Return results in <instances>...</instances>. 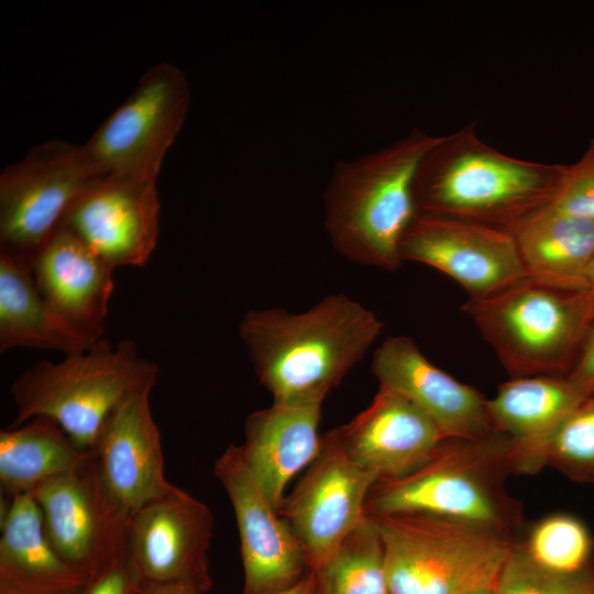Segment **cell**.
<instances>
[{
    "mask_svg": "<svg viewBox=\"0 0 594 594\" xmlns=\"http://www.w3.org/2000/svg\"><path fill=\"white\" fill-rule=\"evenodd\" d=\"M383 322L344 294L304 312L251 309L239 334L260 383L274 402L322 404L380 336Z\"/></svg>",
    "mask_w": 594,
    "mask_h": 594,
    "instance_id": "cell-1",
    "label": "cell"
},
{
    "mask_svg": "<svg viewBox=\"0 0 594 594\" xmlns=\"http://www.w3.org/2000/svg\"><path fill=\"white\" fill-rule=\"evenodd\" d=\"M565 168L506 155L469 124L442 135L421 160L414 180L416 210L512 233L550 206Z\"/></svg>",
    "mask_w": 594,
    "mask_h": 594,
    "instance_id": "cell-2",
    "label": "cell"
},
{
    "mask_svg": "<svg viewBox=\"0 0 594 594\" xmlns=\"http://www.w3.org/2000/svg\"><path fill=\"white\" fill-rule=\"evenodd\" d=\"M441 138L416 128L378 151L336 165L323 195L324 229L340 254L388 271L400 267L402 240L417 213L415 176Z\"/></svg>",
    "mask_w": 594,
    "mask_h": 594,
    "instance_id": "cell-3",
    "label": "cell"
},
{
    "mask_svg": "<svg viewBox=\"0 0 594 594\" xmlns=\"http://www.w3.org/2000/svg\"><path fill=\"white\" fill-rule=\"evenodd\" d=\"M510 474H515L512 440L506 435L446 438L411 473L377 481L369 492L365 514H430L509 537L522 517L519 502L505 486Z\"/></svg>",
    "mask_w": 594,
    "mask_h": 594,
    "instance_id": "cell-4",
    "label": "cell"
},
{
    "mask_svg": "<svg viewBox=\"0 0 594 594\" xmlns=\"http://www.w3.org/2000/svg\"><path fill=\"white\" fill-rule=\"evenodd\" d=\"M156 363L143 358L136 343L100 339L59 362L40 360L11 384L16 417L11 427L33 418L57 422L82 450L92 451L113 408L128 395L155 386Z\"/></svg>",
    "mask_w": 594,
    "mask_h": 594,
    "instance_id": "cell-5",
    "label": "cell"
},
{
    "mask_svg": "<svg viewBox=\"0 0 594 594\" xmlns=\"http://www.w3.org/2000/svg\"><path fill=\"white\" fill-rule=\"evenodd\" d=\"M366 516L383 543L388 594H471L495 588L514 546L508 536L436 515Z\"/></svg>",
    "mask_w": 594,
    "mask_h": 594,
    "instance_id": "cell-6",
    "label": "cell"
},
{
    "mask_svg": "<svg viewBox=\"0 0 594 594\" xmlns=\"http://www.w3.org/2000/svg\"><path fill=\"white\" fill-rule=\"evenodd\" d=\"M462 309L512 377L569 373L594 323V300L586 292L559 290L530 278L469 298Z\"/></svg>",
    "mask_w": 594,
    "mask_h": 594,
    "instance_id": "cell-7",
    "label": "cell"
},
{
    "mask_svg": "<svg viewBox=\"0 0 594 594\" xmlns=\"http://www.w3.org/2000/svg\"><path fill=\"white\" fill-rule=\"evenodd\" d=\"M189 105L190 87L180 68L165 62L150 67L81 144L94 173L156 179Z\"/></svg>",
    "mask_w": 594,
    "mask_h": 594,
    "instance_id": "cell-8",
    "label": "cell"
},
{
    "mask_svg": "<svg viewBox=\"0 0 594 594\" xmlns=\"http://www.w3.org/2000/svg\"><path fill=\"white\" fill-rule=\"evenodd\" d=\"M97 177L82 146L63 140L36 145L8 165L0 175V248L32 262Z\"/></svg>",
    "mask_w": 594,
    "mask_h": 594,
    "instance_id": "cell-9",
    "label": "cell"
},
{
    "mask_svg": "<svg viewBox=\"0 0 594 594\" xmlns=\"http://www.w3.org/2000/svg\"><path fill=\"white\" fill-rule=\"evenodd\" d=\"M30 495L41 510L50 544L88 580L127 549L130 521L108 497L92 452L78 468L43 483Z\"/></svg>",
    "mask_w": 594,
    "mask_h": 594,
    "instance_id": "cell-10",
    "label": "cell"
},
{
    "mask_svg": "<svg viewBox=\"0 0 594 594\" xmlns=\"http://www.w3.org/2000/svg\"><path fill=\"white\" fill-rule=\"evenodd\" d=\"M377 477L352 461L330 430L305 475L278 510L299 541L309 570L323 562L366 518Z\"/></svg>",
    "mask_w": 594,
    "mask_h": 594,
    "instance_id": "cell-11",
    "label": "cell"
},
{
    "mask_svg": "<svg viewBox=\"0 0 594 594\" xmlns=\"http://www.w3.org/2000/svg\"><path fill=\"white\" fill-rule=\"evenodd\" d=\"M212 528L208 506L175 486L132 517L127 550L143 583L202 594L211 585Z\"/></svg>",
    "mask_w": 594,
    "mask_h": 594,
    "instance_id": "cell-12",
    "label": "cell"
},
{
    "mask_svg": "<svg viewBox=\"0 0 594 594\" xmlns=\"http://www.w3.org/2000/svg\"><path fill=\"white\" fill-rule=\"evenodd\" d=\"M400 257L444 273L472 299L528 278L513 233L440 216L416 213L402 240Z\"/></svg>",
    "mask_w": 594,
    "mask_h": 594,
    "instance_id": "cell-13",
    "label": "cell"
},
{
    "mask_svg": "<svg viewBox=\"0 0 594 594\" xmlns=\"http://www.w3.org/2000/svg\"><path fill=\"white\" fill-rule=\"evenodd\" d=\"M215 474L232 505L244 570V594H273L298 583L310 570L305 552L252 475L241 446L216 460Z\"/></svg>",
    "mask_w": 594,
    "mask_h": 594,
    "instance_id": "cell-14",
    "label": "cell"
},
{
    "mask_svg": "<svg viewBox=\"0 0 594 594\" xmlns=\"http://www.w3.org/2000/svg\"><path fill=\"white\" fill-rule=\"evenodd\" d=\"M156 179L103 175L75 201L62 226L114 270L143 267L160 234Z\"/></svg>",
    "mask_w": 594,
    "mask_h": 594,
    "instance_id": "cell-15",
    "label": "cell"
},
{
    "mask_svg": "<svg viewBox=\"0 0 594 594\" xmlns=\"http://www.w3.org/2000/svg\"><path fill=\"white\" fill-rule=\"evenodd\" d=\"M151 391L133 392L113 408L91 451L108 497L129 521L175 487L165 477L161 433L150 407Z\"/></svg>",
    "mask_w": 594,
    "mask_h": 594,
    "instance_id": "cell-16",
    "label": "cell"
},
{
    "mask_svg": "<svg viewBox=\"0 0 594 594\" xmlns=\"http://www.w3.org/2000/svg\"><path fill=\"white\" fill-rule=\"evenodd\" d=\"M380 387L420 409L444 438L475 439L492 432L487 398L432 364L413 339L387 338L371 364Z\"/></svg>",
    "mask_w": 594,
    "mask_h": 594,
    "instance_id": "cell-17",
    "label": "cell"
},
{
    "mask_svg": "<svg viewBox=\"0 0 594 594\" xmlns=\"http://www.w3.org/2000/svg\"><path fill=\"white\" fill-rule=\"evenodd\" d=\"M331 431L348 457L378 481L411 473L446 439L414 404L381 387L363 411Z\"/></svg>",
    "mask_w": 594,
    "mask_h": 594,
    "instance_id": "cell-18",
    "label": "cell"
},
{
    "mask_svg": "<svg viewBox=\"0 0 594 594\" xmlns=\"http://www.w3.org/2000/svg\"><path fill=\"white\" fill-rule=\"evenodd\" d=\"M35 285L52 310L75 332L96 343L114 289V268L61 226L31 262Z\"/></svg>",
    "mask_w": 594,
    "mask_h": 594,
    "instance_id": "cell-19",
    "label": "cell"
},
{
    "mask_svg": "<svg viewBox=\"0 0 594 594\" xmlns=\"http://www.w3.org/2000/svg\"><path fill=\"white\" fill-rule=\"evenodd\" d=\"M322 404L273 402L244 422L245 462L271 505L278 512L289 481L321 450L318 426Z\"/></svg>",
    "mask_w": 594,
    "mask_h": 594,
    "instance_id": "cell-20",
    "label": "cell"
},
{
    "mask_svg": "<svg viewBox=\"0 0 594 594\" xmlns=\"http://www.w3.org/2000/svg\"><path fill=\"white\" fill-rule=\"evenodd\" d=\"M585 397L566 376L512 377L487 399L493 431L512 440L515 474H536L540 447Z\"/></svg>",
    "mask_w": 594,
    "mask_h": 594,
    "instance_id": "cell-21",
    "label": "cell"
},
{
    "mask_svg": "<svg viewBox=\"0 0 594 594\" xmlns=\"http://www.w3.org/2000/svg\"><path fill=\"white\" fill-rule=\"evenodd\" d=\"M89 581L50 544L32 495L11 497L1 514L0 594H78Z\"/></svg>",
    "mask_w": 594,
    "mask_h": 594,
    "instance_id": "cell-22",
    "label": "cell"
},
{
    "mask_svg": "<svg viewBox=\"0 0 594 594\" xmlns=\"http://www.w3.org/2000/svg\"><path fill=\"white\" fill-rule=\"evenodd\" d=\"M512 233L528 278L559 290H586L594 221L546 208Z\"/></svg>",
    "mask_w": 594,
    "mask_h": 594,
    "instance_id": "cell-23",
    "label": "cell"
},
{
    "mask_svg": "<svg viewBox=\"0 0 594 594\" xmlns=\"http://www.w3.org/2000/svg\"><path fill=\"white\" fill-rule=\"evenodd\" d=\"M94 344L47 305L35 285L31 261L0 248V352L29 348L68 355Z\"/></svg>",
    "mask_w": 594,
    "mask_h": 594,
    "instance_id": "cell-24",
    "label": "cell"
},
{
    "mask_svg": "<svg viewBox=\"0 0 594 594\" xmlns=\"http://www.w3.org/2000/svg\"><path fill=\"white\" fill-rule=\"evenodd\" d=\"M91 451L79 448L46 417L0 431V484L13 497L31 494L43 483L82 464Z\"/></svg>",
    "mask_w": 594,
    "mask_h": 594,
    "instance_id": "cell-25",
    "label": "cell"
},
{
    "mask_svg": "<svg viewBox=\"0 0 594 594\" xmlns=\"http://www.w3.org/2000/svg\"><path fill=\"white\" fill-rule=\"evenodd\" d=\"M310 572L312 594H388L383 543L367 516Z\"/></svg>",
    "mask_w": 594,
    "mask_h": 594,
    "instance_id": "cell-26",
    "label": "cell"
},
{
    "mask_svg": "<svg viewBox=\"0 0 594 594\" xmlns=\"http://www.w3.org/2000/svg\"><path fill=\"white\" fill-rule=\"evenodd\" d=\"M546 466L575 482L594 485V395L585 398L540 447L536 473Z\"/></svg>",
    "mask_w": 594,
    "mask_h": 594,
    "instance_id": "cell-27",
    "label": "cell"
},
{
    "mask_svg": "<svg viewBox=\"0 0 594 594\" xmlns=\"http://www.w3.org/2000/svg\"><path fill=\"white\" fill-rule=\"evenodd\" d=\"M521 546L534 561L562 573L590 568L594 548L586 526L579 518L562 513L537 521Z\"/></svg>",
    "mask_w": 594,
    "mask_h": 594,
    "instance_id": "cell-28",
    "label": "cell"
},
{
    "mask_svg": "<svg viewBox=\"0 0 594 594\" xmlns=\"http://www.w3.org/2000/svg\"><path fill=\"white\" fill-rule=\"evenodd\" d=\"M495 593L594 594V571H553L534 561L521 544H514L498 574Z\"/></svg>",
    "mask_w": 594,
    "mask_h": 594,
    "instance_id": "cell-29",
    "label": "cell"
},
{
    "mask_svg": "<svg viewBox=\"0 0 594 594\" xmlns=\"http://www.w3.org/2000/svg\"><path fill=\"white\" fill-rule=\"evenodd\" d=\"M548 208L594 221V138L582 157L566 165L562 183Z\"/></svg>",
    "mask_w": 594,
    "mask_h": 594,
    "instance_id": "cell-30",
    "label": "cell"
},
{
    "mask_svg": "<svg viewBox=\"0 0 594 594\" xmlns=\"http://www.w3.org/2000/svg\"><path fill=\"white\" fill-rule=\"evenodd\" d=\"M143 584L125 549L78 594H141Z\"/></svg>",
    "mask_w": 594,
    "mask_h": 594,
    "instance_id": "cell-31",
    "label": "cell"
},
{
    "mask_svg": "<svg viewBox=\"0 0 594 594\" xmlns=\"http://www.w3.org/2000/svg\"><path fill=\"white\" fill-rule=\"evenodd\" d=\"M566 377L585 397L594 395V323Z\"/></svg>",
    "mask_w": 594,
    "mask_h": 594,
    "instance_id": "cell-32",
    "label": "cell"
},
{
    "mask_svg": "<svg viewBox=\"0 0 594 594\" xmlns=\"http://www.w3.org/2000/svg\"><path fill=\"white\" fill-rule=\"evenodd\" d=\"M141 594H197L186 588L168 585L143 584Z\"/></svg>",
    "mask_w": 594,
    "mask_h": 594,
    "instance_id": "cell-33",
    "label": "cell"
},
{
    "mask_svg": "<svg viewBox=\"0 0 594 594\" xmlns=\"http://www.w3.org/2000/svg\"><path fill=\"white\" fill-rule=\"evenodd\" d=\"M273 594H312V574L309 571L298 583L294 586Z\"/></svg>",
    "mask_w": 594,
    "mask_h": 594,
    "instance_id": "cell-34",
    "label": "cell"
},
{
    "mask_svg": "<svg viewBox=\"0 0 594 594\" xmlns=\"http://www.w3.org/2000/svg\"><path fill=\"white\" fill-rule=\"evenodd\" d=\"M591 298L594 300V257L592 258L587 275H586V290Z\"/></svg>",
    "mask_w": 594,
    "mask_h": 594,
    "instance_id": "cell-35",
    "label": "cell"
},
{
    "mask_svg": "<svg viewBox=\"0 0 594 594\" xmlns=\"http://www.w3.org/2000/svg\"><path fill=\"white\" fill-rule=\"evenodd\" d=\"M471 594H496V593H495V588H485V590L473 592Z\"/></svg>",
    "mask_w": 594,
    "mask_h": 594,
    "instance_id": "cell-36",
    "label": "cell"
}]
</instances>
